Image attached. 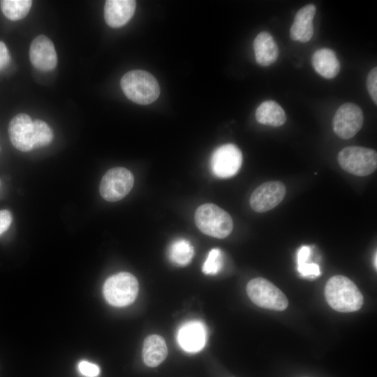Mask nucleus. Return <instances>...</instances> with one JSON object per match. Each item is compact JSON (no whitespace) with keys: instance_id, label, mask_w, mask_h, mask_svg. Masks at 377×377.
Wrapping results in <instances>:
<instances>
[{"instance_id":"nucleus-1","label":"nucleus","mask_w":377,"mask_h":377,"mask_svg":"<svg viewBox=\"0 0 377 377\" xmlns=\"http://www.w3.org/2000/svg\"><path fill=\"white\" fill-rule=\"evenodd\" d=\"M325 297L333 309L343 313L357 311L364 302L363 295L355 283L342 275L329 279L325 287Z\"/></svg>"},{"instance_id":"nucleus-2","label":"nucleus","mask_w":377,"mask_h":377,"mask_svg":"<svg viewBox=\"0 0 377 377\" xmlns=\"http://www.w3.org/2000/svg\"><path fill=\"white\" fill-rule=\"evenodd\" d=\"M120 84L125 96L134 103L148 105L155 101L160 94L156 79L149 72L133 70L125 73Z\"/></svg>"},{"instance_id":"nucleus-3","label":"nucleus","mask_w":377,"mask_h":377,"mask_svg":"<svg viewBox=\"0 0 377 377\" xmlns=\"http://www.w3.org/2000/svg\"><path fill=\"white\" fill-rule=\"evenodd\" d=\"M195 223L204 234L219 239L228 237L232 230L233 221L224 209L212 203L199 206L195 212Z\"/></svg>"},{"instance_id":"nucleus-4","label":"nucleus","mask_w":377,"mask_h":377,"mask_svg":"<svg viewBox=\"0 0 377 377\" xmlns=\"http://www.w3.org/2000/svg\"><path fill=\"white\" fill-rule=\"evenodd\" d=\"M139 285L131 273L119 272L110 276L104 283L103 295L106 301L114 306H125L135 300Z\"/></svg>"},{"instance_id":"nucleus-5","label":"nucleus","mask_w":377,"mask_h":377,"mask_svg":"<svg viewBox=\"0 0 377 377\" xmlns=\"http://www.w3.org/2000/svg\"><path fill=\"white\" fill-rule=\"evenodd\" d=\"M338 162L341 168L347 172L364 177L376 170L377 154L370 148L349 146L339 151Z\"/></svg>"},{"instance_id":"nucleus-6","label":"nucleus","mask_w":377,"mask_h":377,"mask_svg":"<svg viewBox=\"0 0 377 377\" xmlns=\"http://www.w3.org/2000/svg\"><path fill=\"white\" fill-rule=\"evenodd\" d=\"M246 290L250 300L261 308L283 311L288 307V301L283 293L264 278L251 279Z\"/></svg>"},{"instance_id":"nucleus-7","label":"nucleus","mask_w":377,"mask_h":377,"mask_svg":"<svg viewBox=\"0 0 377 377\" xmlns=\"http://www.w3.org/2000/svg\"><path fill=\"white\" fill-rule=\"evenodd\" d=\"M134 177L125 168L116 167L108 170L102 177L99 191L101 197L109 202L124 198L132 189Z\"/></svg>"},{"instance_id":"nucleus-8","label":"nucleus","mask_w":377,"mask_h":377,"mask_svg":"<svg viewBox=\"0 0 377 377\" xmlns=\"http://www.w3.org/2000/svg\"><path fill=\"white\" fill-rule=\"evenodd\" d=\"M242 163V154L240 149L233 144H225L213 151L209 165L214 176L226 179L235 175Z\"/></svg>"},{"instance_id":"nucleus-9","label":"nucleus","mask_w":377,"mask_h":377,"mask_svg":"<svg viewBox=\"0 0 377 377\" xmlns=\"http://www.w3.org/2000/svg\"><path fill=\"white\" fill-rule=\"evenodd\" d=\"M363 122L364 115L360 107L353 103H346L335 112L333 130L339 138L350 139L362 128Z\"/></svg>"},{"instance_id":"nucleus-10","label":"nucleus","mask_w":377,"mask_h":377,"mask_svg":"<svg viewBox=\"0 0 377 377\" xmlns=\"http://www.w3.org/2000/svg\"><path fill=\"white\" fill-rule=\"evenodd\" d=\"M286 187L279 181L267 182L258 186L251 193L249 202L256 212L263 213L277 206L284 198Z\"/></svg>"},{"instance_id":"nucleus-11","label":"nucleus","mask_w":377,"mask_h":377,"mask_svg":"<svg viewBox=\"0 0 377 377\" xmlns=\"http://www.w3.org/2000/svg\"><path fill=\"white\" fill-rule=\"evenodd\" d=\"M29 59L39 71L47 72L54 69L58 58L52 41L45 35L34 38L29 47Z\"/></svg>"},{"instance_id":"nucleus-12","label":"nucleus","mask_w":377,"mask_h":377,"mask_svg":"<svg viewBox=\"0 0 377 377\" xmlns=\"http://www.w3.org/2000/svg\"><path fill=\"white\" fill-rule=\"evenodd\" d=\"M8 135L12 145L21 151H29L34 147V121L27 114L20 113L8 124Z\"/></svg>"},{"instance_id":"nucleus-13","label":"nucleus","mask_w":377,"mask_h":377,"mask_svg":"<svg viewBox=\"0 0 377 377\" xmlns=\"http://www.w3.org/2000/svg\"><path fill=\"white\" fill-rule=\"evenodd\" d=\"M177 339L180 347L188 353H196L201 350L207 341L205 325L200 320H189L182 324L177 334Z\"/></svg>"},{"instance_id":"nucleus-14","label":"nucleus","mask_w":377,"mask_h":377,"mask_svg":"<svg viewBox=\"0 0 377 377\" xmlns=\"http://www.w3.org/2000/svg\"><path fill=\"white\" fill-rule=\"evenodd\" d=\"M135 8L134 0H108L104 6L105 21L112 28L123 27L133 16Z\"/></svg>"},{"instance_id":"nucleus-15","label":"nucleus","mask_w":377,"mask_h":377,"mask_svg":"<svg viewBox=\"0 0 377 377\" xmlns=\"http://www.w3.org/2000/svg\"><path fill=\"white\" fill-rule=\"evenodd\" d=\"M316 13V7L313 3L304 6L296 13L290 29L292 40L301 43L311 40L313 34V19Z\"/></svg>"},{"instance_id":"nucleus-16","label":"nucleus","mask_w":377,"mask_h":377,"mask_svg":"<svg viewBox=\"0 0 377 377\" xmlns=\"http://www.w3.org/2000/svg\"><path fill=\"white\" fill-rule=\"evenodd\" d=\"M256 62L262 66L274 63L279 57V48L272 36L266 31L259 33L253 41Z\"/></svg>"},{"instance_id":"nucleus-17","label":"nucleus","mask_w":377,"mask_h":377,"mask_svg":"<svg viewBox=\"0 0 377 377\" xmlns=\"http://www.w3.org/2000/svg\"><path fill=\"white\" fill-rule=\"evenodd\" d=\"M168 355V348L164 339L152 334L144 341L142 357L144 363L149 367H156L162 363Z\"/></svg>"},{"instance_id":"nucleus-18","label":"nucleus","mask_w":377,"mask_h":377,"mask_svg":"<svg viewBox=\"0 0 377 377\" xmlns=\"http://www.w3.org/2000/svg\"><path fill=\"white\" fill-rule=\"evenodd\" d=\"M312 66L315 71L327 79L334 78L340 71V62L335 52L328 48L316 50L312 56Z\"/></svg>"},{"instance_id":"nucleus-19","label":"nucleus","mask_w":377,"mask_h":377,"mask_svg":"<svg viewBox=\"0 0 377 377\" xmlns=\"http://www.w3.org/2000/svg\"><path fill=\"white\" fill-rule=\"evenodd\" d=\"M256 119L260 124L278 127L286 120L285 111L276 101L268 100L263 102L256 110Z\"/></svg>"},{"instance_id":"nucleus-20","label":"nucleus","mask_w":377,"mask_h":377,"mask_svg":"<svg viewBox=\"0 0 377 377\" xmlns=\"http://www.w3.org/2000/svg\"><path fill=\"white\" fill-rule=\"evenodd\" d=\"M194 255V248L190 241L179 238L172 242L168 247V256L170 260L179 266L188 265Z\"/></svg>"},{"instance_id":"nucleus-21","label":"nucleus","mask_w":377,"mask_h":377,"mask_svg":"<svg viewBox=\"0 0 377 377\" xmlns=\"http://www.w3.org/2000/svg\"><path fill=\"white\" fill-rule=\"evenodd\" d=\"M32 5L30 0H2L0 1L1 11L10 20L23 19L29 12Z\"/></svg>"},{"instance_id":"nucleus-22","label":"nucleus","mask_w":377,"mask_h":377,"mask_svg":"<svg viewBox=\"0 0 377 377\" xmlns=\"http://www.w3.org/2000/svg\"><path fill=\"white\" fill-rule=\"evenodd\" d=\"M52 139L53 133L50 127L42 120H34V149L48 145Z\"/></svg>"},{"instance_id":"nucleus-23","label":"nucleus","mask_w":377,"mask_h":377,"mask_svg":"<svg viewBox=\"0 0 377 377\" xmlns=\"http://www.w3.org/2000/svg\"><path fill=\"white\" fill-rule=\"evenodd\" d=\"M223 265V253L219 249L214 248L208 253L207 257L202 265V270L205 274L215 275L221 270Z\"/></svg>"},{"instance_id":"nucleus-24","label":"nucleus","mask_w":377,"mask_h":377,"mask_svg":"<svg viewBox=\"0 0 377 377\" xmlns=\"http://www.w3.org/2000/svg\"><path fill=\"white\" fill-rule=\"evenodd\" d=\"M367 87L368 92L374 102L377 104V68H373L367 77Z\"/></svg>"},{"instance_id":"nucleus-25","label":"nucleus","mask_w":377,"mask_h":377,"mask_svg":"<svg viewBox=\"0 0 377 377\" xmlns=\"http://www.w3.org/2000/svg\"><path fill=\"white\" fill-rule=\"evenodd\" d=\"M297 270L300 275L304 277L318 276L320 274L319 265L314 263H306L302 265L297 266Z\"/></svg>"},{"instance_id":"nucleus-26","label":"nucleus","mask_w":377,"mask_h":377,"mask_svg":"<svg viewBox=\"0 0 377 377\" xmlns=\"http://www.w3.org/2000/svg\"><path fill=\"white\" fill-rule=\"evenodd\" d=\"M80 373L87 377H96L100 373L98 366L87 361H81L78 364Z\"/></svg>"},{"instance_id":"nucleus-27","label":"nucleus","mask_w":377,"mask_h":377,"mask_svg":"<svg viewBox=\"0 0 377 377\" xmlns=\"http://www.w3.org/2000/svg\"><path fill=\"white\" fill-rule=\"evenodd\" d=\"M11 222V213L6 209L0 210V235L9 228Z\"/></svg>"},{"instance_id":"nucleus-28","label":"nucleus","mask_w":377,"mask_h":377,"mask_svg":"<svg viewBox=\"0 0 377 377\" xmlns=\"http://www.w3.org/2000/svg\"><path fill=\"white\" fill-rule=\"evenodd\" d=\"M10 61L8 50L2 41H0V71L6 68Z\"/></svg>"},{"instance_id":"nucleus-29","label":"nucleus","mask_w":377,"mask_h":377,"mask_svg":"<svg viewBox=\"0 0 377 377\" xmlns=\"http://www.w3.org/2000/svg\"><path fill=\"white\" fill-rule=\"evenodd\" d=\"M311 254V248L309 246L304 245L300 247L297 254V266L302 265L307 263Z\"/></svg>"},{"instance_id":"nucleus-30","label":"nucleus","mask_w":377,"mask_h":377,"mask_svg":"<svg viewBox=\"0 0 377 377\" xmlns=\"http://www.w3.org/2000/svg\"><path fill=\"white\" fill-rule=\"evenodd\" d=\"M376 257H377V256H376V253H375V262H374V265H375L376 269V265H377V264H376Z\"/></svg>"},{"instance_id":"nucleus-31","label":"nucleus","mask_w":377,"mask_h":377,"mask_svg":"<svg viewBox=\"0 0 377 377\" xmlns=\"http://www.w3.org/2000/svg\"><path fill=\"white\" fill-rule=\"evenodd\" d=\"M0 151H1V147H0Z\"/></svg>"}]
</instances>
